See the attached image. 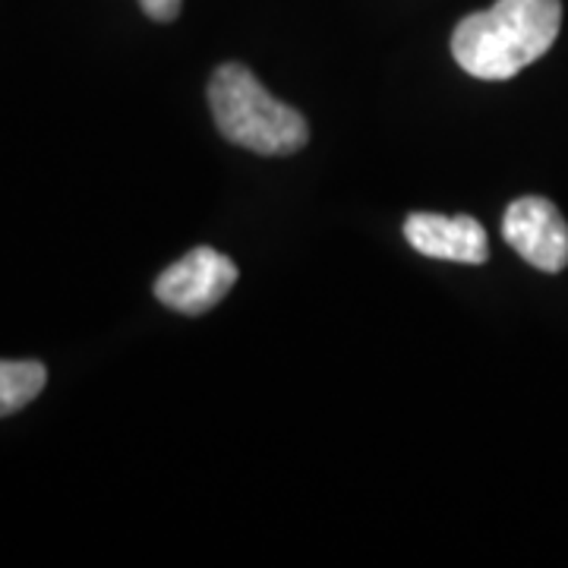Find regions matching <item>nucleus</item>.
Returning <instances> with one entry per match:
<instances>
[{
  "label": "nucleus",
  "instance_id": "nucleus-7",
  "mask_svg": "<svg viewBox=\"0 0 568 568\" xmlns=\"http://www.w3.org/2000/svg\"><path fill=\"white\" fill-rule=\"evenodd\" d=\"M142 13L155 22H171L181 17L183 0H140Z\"/></svg>",
  "mask_w": 568,
  "mask_h": 568
},
{
  "label": "nucleus",
  "instance_id": "nucleus-2",
  "mask_svg": "<svg viewBox=\"0 0 568 568\" xmlns=\"http://www.w3.org/2000/svg\"><path fill=\"white\" fill-rule=\"evenodd\" d=\"M209 104L224 140L256 155H294L310 142L301 111L278 102L241 63H224L212 73Z\"/></svg>",
  "mask_w": 568,
  "mask_h": 568
},
{
  "label": "nucleus",
  "instance_id": "nucleus-3",
  "mask_svg": "<svg viewBox=\"0 0 568 568\" xmlns=\"http://www.w3.org/2000/svg\"><path fill=\"white\" fill-rule=\"evenodd\" d=\"M237 282V265L212 246H196L155 278V297L183 316H203L222 304Z\"/></svg>",
  "mask_w": 568,
  "mask_h": 568
},
{
  "label": "nucleus",
  "instance_id": "nucleus-6",
  "mask_svg": "<svg viewBox=\"0 0 568 568\" xmlns=\"http://www.w3.org/2000/svg\"><path fill=\"white\" fill-rule=\"evenodd\" d=\"M44 383L48 369L39 361H0V417H10L36 402Z\"/></svg>",
  "mask_w": 568,
  "mask_h": 568
},
{
  "label": "nucleus",
  "instance_id": "nucleus-1",
  "mask_svg": "<svg viewBox=\"0 0 568 568\" xmlns=\"http://www.w3.org/2000/svg\"><path fill=\"white\" fill-rule=\"evenodd\" d=\"M562 0H496L452 32V58L477 80H511L559 39Z\"/></svg>",
  "mask_w": 568,
  "mask_h": 568
},
{
  "label": "nucleus",
  "instance_id": "nucleus-5",
  "mask_svg": "<svg viewBox=\"0 0 568 568\" xmlns=\"http://www.w3.org/2000/svg\"><path fill=\"white\" fill-rule=\"evenodd\" d=\"M405 237L420 256H429V260L467 265H480L489 260L487 231L470 215L448 219V215L417 212L405 222Z\"/></svg>",
  "mask_w": 568,
  "mask_h": 568
},
{
  "label": "nucleus",
  "instance_id": "nucleus-4",
  "mask_svg": "<svg viewBox=\"0 0 568 568\" xmlns=\"http://www.w3.org/2000/svg\"><path fill=\"white\" fill-rule=\"evenodd\" d=\"M508 246L540 272H562L568 265V224L544 196H521L503 215Z\"/></svg>",
  "mask_w": 568,
  "mask_h": 568
}]
</instances>
